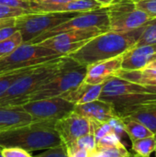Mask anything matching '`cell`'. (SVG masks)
Returning a JSON list of instances; mask_svg holds the SVG:
<instances>
[{
  "label": "cell",
  "instance_id": "83f0119b",
  "mask_svg": "<svg viewBox=\"0 0 156 157\" xmlns=\"http://www.w3.org/2000/svg\"><path fill=\"white\" fill-rule=\"evenodd\" d=\"M76 146L80 147V148H84L86 150H87L89 153H93L96 151L97 148V143L95 140V136L93 134V132H91L90 133L84 135L82 137H80L74 144Z\"/></svg>",
  "mask_w": 156,
  "mask_h": 157
},
{
  "label": "cell",
  "instance_id": "52a82bcc",
  "mask_svg": "<svg viewBox=\"0 0 156 157\" xmlns=\"http://www.w3.org/2000/svg\"><path fill=\"white\" fill-rule=\"evenodd\" d=\"M83 29H97L103 32L109 31V19L108 7H101L97 10L78 13L71 19L54 27L53 29L42 33L29 43L38 44L40 41L52 37L56 34L70 31V30H83Z\"/></svg>",
  "mask_w": 156,
  "mask_h": 157
},
{
  "label": "cell",
  "instance_id": "d590c367",
  "mask_svg": "<svg viewBox=\"0 0 156 157\" xmlns=\"http://www.w3.org/2000/svg\"><path fill=\"white\" fill-rule=\"evenodd\" d=\"M145 68H150V69H156V54L154 57L148 63Z\"/></svg>",
  "mask_w": 156,
  "mask_h": 157
},
{
  "label": "cell",
  "instance_id": "5bb4252c",
  "mask_svg": "<svg viewBox=\"0 0 156 157\" xmlns=\"http://www.w3.org/2000/svg\"><path fill=\"white\" fill-rule=\"evenodd\" d=\"M74 112L87 118L89 121L97 122H108V120L117 116L113 106L100 99L82 105H75Z\"/></svg>",
  "mask_w": 156,
  "mask_h": 157
},
{
  "label": "cell",
  "instance_id": "44dd1931",
  "mask_svg": "<svg viewBox=\"0 0 156 157\" xmlns=\"http://www.w3.org/2000/svg\"><path fill=\"white\" fill-rule=\"evenodd\" d=\"M31 68L32 67L21 69V70H17V71H14V72H10V73H7V74H4V75H0V98L6 93V91L9 88V86L17 78H19L21 75H23L25 73H27Z\"/></svg>",
  "mask_w": 156,
  "mask_h": 157
},
{
  "label": "cell",
  "instance_id": "5b68a950",
  "mask_svg": "<svg viewBox=\"0 0 156 157\" xmlns=\"http://www.w3.org/2000/svg\"><path fill=\"white\" fill-rule=\"evenodd\" d=\"M63 56L40 44L22 43L10 54L0 58V75L34 67Z\"/></svg>",
  "mask_w": 156,
  "mask_h": 157
},
{
  "label": "cell",
  "instance_id": "7c38bea8",
  "mask_svg": "<svg viewBox=\"0 0 156 157\" xmlns=\"http://www.w3.org/2000/svg\"><path fill=\"white\" fill-rule=\"evenodd\" d=\"M122 55L87 65L84 82L90 85L104 84L121 69Z\"/></svg>",
  "mask_w": 156,
  "mask_h": 157
},
{
  "label": "cell",
  "instance_id": "f1b7e54d",
  "mask_svg": "<svg viewBox=\"0 0 156 157\" xmlns=\"http://www.w3.org/2000/svg\"><path fill=\"white\" fill-rule=\"evenodd\" d=\"M136 6L145 12L151 18L156 17V0H137Z\"/></svg>",
  "mask_w": 156,
  "mask_h": 157
},
{
  "label": "cell",
  "instance_id": "484cf974",
  "mask_svg": "<svg viewBox=\"0 0 156 157\" xmlns=\"http://www.w3.org/2000/svg\"><path fill=\"white\" fill-rule=\"evenodd\" d=\"M14 22L15 18L0 20V41L10 38L17 31L14 25Z\"/></svg>",
  "mask_w": 156,
  "mask_h": 157
},
{
  "label": "cell",
  "instance_id": "d4e9b609",
  "mask_svg": "<svg viewBox=\"0 0 156 157\" xmlns=\"http://www.w3.org/2000/svg\"><path fill=\"white\" fill-rule=\"evenodd\" d=\"M30 13L27 10L17 8V7H11L5 5L0 4V20L9 19V18H16L19 16Z\"/></svg>",
  "mask_w": 156,
  "mask_h": 157
},
{
  "label": "cell",
  "instance_id": "2e32d148",
  "mask_svg": "<svg viewBox=\"0 0 156 157\" xmlns=\"http://www.w3.org/2000/svg\"><path fill=\"white\" fill-rule=\"evenodd\" d=\"M103 84L90 85L82 82L75 88L63 94L61 98L72 102L74 105H82L97 100L101 95Z\"/></svg>",
  "mask_w": 156,
  "mask_h": 157
},
{
  "label": "cell",
  "instance_id": "4316f807",
  "mask_svg": "<svg viewBox=\"0 0 156 157\" xmlns=\"http://www.w3.org/2000/svg\"><path fill=\"white\" fill-rule=\"evenodd\" d=\"M122 145V143L120 141V138L114 132H110L107 135H105L103 138H101L97 143V148H105V147H114V146H120Z\"/></svg>",
  "mask_w": 156,
  "mask_h": 157
},
{
  "label": "cell",
  "instance_id": "60d3db41",
  "mask_svg": "<svg viewBox=\"0 0 156 157\" xmlns=\"http://www.w3.org/2000/svg\"><path fill=\"white\" fill-rule=\"evenodd\" d=\"M154 153H155V157H156V146H155V150H154Z\"/></svg>",
  "mask_w": 156,
  "mask_h": 157
},
{
  "label": "cell",
  "instance_id": "7bdbcfd3",
  "mask_svg": "<svg viewBox=\"0 0 156 157\" xmlns=\"http://www.w3.org/2000/svg\"><path fill=\"white\" fill-rule=\"evenodd\" d=\"M128 157H129V156H128Z\"/></svg>",
  "mask_w": 156,
  "mask_h": 157
},
{
  "label": "cell",
  "instance_id": "7402d4cb",
  "mask_svg": "<svg viewBox=\"0 0 156 157\" xmlns=\"http://www.w3.org/2000/svg\"><path fill=\"white\" fill-rule=\"evenodd\" d=\"M156 42V17L151 18L145 24L143 32L138 40L136 46Z\"/></svg>",
  "mask_w": 156,
  "mask_h": 157
},
{
  "label": "cell",
  "instance_id": "277c9868",
  "mask_svg": "<svg viewBox=\"0 0 156 157\" xmlns=\"http://www.w3.org/2000/svg\"><path fill=\"white\" fill-rule=\"evenodd\" d=\"M86 65L78 63L69 56H63L58 70L52 78L37 90L29 101L60 97L75 88L84 82L86 74Z\"/></svg>",
  "mask_w": 156,
  "mask_h": 157
},
{
  "label": "cell",
  "instance_id": "1f68e13d",
  "mask_svg": "<svg viewBox=\"0 0 156 157\" xmlns=\"http://www.w3.org/2000/svg\"><path fill=\"white\" fill-rule=\"evenodd\" d=\"M1 153L3 157H32L28 151L16 147L2 148Z\"/></svg>",
  "mask_w": 156,
  "mask_h": 157
},
{
  "label": "cell",
  "instance_id": "4dcf8cb0",
  "mask_svg": "<svg viewBox=\"0 0 156 157\" xmlns=\"http://www.w3.org/2000/svg\"><path fill=\"white\" fill-rule=\"evenodd\" d=\"M1 5L11 7H17L32 13L30 9V0H0Z\"/></svg>",
  "mask_w": 156,
  "mask_h": 157
},
{
  "label": "cell",
  "instance_id": "8fae6325",
  "mask_svg": "<svg viewBox=\"0 0 156 157\" xmlns=\"http://www.w3.org/2000/svg\"><path fill=\"white\" fill-rule=\"evenodd\" d=\"M56 131L62 144L66 147H70L82 136L92 132L91 121L81 115L72 112L65 118L54 123Z\"/></svg>",
  "mask_w": 156,
  "mask_h": 157
},
{
  "label": "cell",
  "instance_id": "f35d334b",
  "mask_svg": "<svg viewBox=\"0 0 156 157\" xmlns=\"http://www.w3.org/2000/svg\"><path fill=\"white\" fill-rule=\"evenodd\" d=\"M129 157H143V156H141V155H136V154H134V155H131V154H130Z\"/></svg>",
  "mask_w": 156,
  "mask_h": 157
},
{
  "label": "cell",
  "instance_id": "d6a6232c",
  "mask_svg": "<svg viewBox=\"0 0 156 157\" xmlns=\"http://www.w3.org/2000/svg\"><path fill=\"white\" fill-rule=\"evenodd\" d=\"M67 150V155L68 157H89L90 156V153L84 149V148H80L78 146H76L75 144H73L72 146L66 148Z\"/></svg>",
  "mask_w": 156,
  "mask_h": 157
},
{
  "label": "cell",
  "instance_id": "3957f363",
  "mask_svg": "<svg viewBox=\"0 0 156 157\" xmlns=\"http://www.w3.org/2000/svg\"><path fill=\"white\" fill-rule=\"evenodd\" d=\"M62 57L32 67L17 78L0 98V107H20L56 74Z\"/></svg>",
  "mask_w": 156,
  "mask_h": 157
},
{
  "label": "cell",
  "instance_id": "9c48e42d",
  "mask_svg": "<svg viewBox=\"0 0 156 157\" xmlns=\"http://www.w3.org/2000/svg\"><path fill=\"white\" fill-rule=\"evenodd\" d=\"M74 104L61 97L29 101L21 106L32 118L33 122H48L53 124L74 112Z\"/></svg>",
  "mask_w": 156,
  "mask_h": 157
},
{
  "label": "cell",
  "instance_id": "ffe728a7",
  "mask_svg": "<svg viewBox=\"0 0 156 157\" xmlns=\"http://www.w3.org/2000/svg\"><path fill=\"white\" fill-rule=\"evenodd\" d=\"M22 43V37L18 30L10 38L0 41V58L10 54L16 48H17Z\"/></svg>",
  "mask_w": 156,
  "mask_h": 157
},
{
  "label": "cell",
  "instance_id": "7a4b0ae2",
  "mask_svg": "<svg viewBox=\"0 0 156 157\" xmlns=\"http://www.w3.org/2000/svg\"><path fill=\"white\" fill-rule=\"evenodd\" d=\"M63 144L53 123L32 122L0 131L1 148H20L29 151L47 150Z\"/></svg>",
  "mask_w": 156,
  "mask_h": 157
},
{
  "label": "cell",
  "instance_id": "e0dca14e",
  "mask_svg": "<svg viewBox=\"0 0 156 157\" xmlns=\"http://www.w3.org/2000/svg\"><path fill=\"white\" fill-rule=\"evenodd\" d=\"M32 118L20 107H0V131L32 123Z\"/></svg>",
  "mask_w": 156,
  "mask_h": 157
},
{
  "label": "cell",
  "instance_id": "ac0fdd59",
  "mask_svg": "<svg viewBox=\"0 0 156 157\" xmlns=\"http://www.w3.org/2000/svg\"><path fill=\"white\" fill-rule=\"evenodd\" d=\"M120 119L122 121L125 132L131 139V143L136 140H140V139H143V138L154 135L144 124H143L142 122L134 119H131L129 117L120 118Z\"/></svg>",
  "mask_w": 156,
  "mask_h": 157
},
{
  "label": "cell",
  "instance_id": "b9f144b4",
  "mask_svg": "<svg viewBox=\"0 0 156 157\" xmlns=\"http://www.w3.org/2000/svg\"><path fill=\"white\" fill-rule=\"evenodd\" d=\"M133 1H137V0H133Z\"/></svg>",
  "mask_w": 156,
  "mask_h": 157
},
{
  "label": "cell",
  "instance_id": "74e56055",
  "mask_svg": "<svg viewBox=\"0 0 156 157\" xmlns=\"http://www.w3.org/2000/svg\"><path fill=\"white\" fill-rule=\"evenodd\" d=\"M89 157H103V155H100L98 152L95 151V152H93V153H90V156Z\"/></svg>",
  "mask_w": 156,
  "mask_h": 157
},
{
  "label": "cell",
  "instance_id": "d6986e66",
  "mask_svg": "<svg viewBox=\"0 0 156 157\" xmlns=\"http://www.w3.org/2000/svg\"><path fill=\"white\" fill-rule=\"evenodd\" d=\"M131 144L132 150L136 155L143 157H150L155 150L156 134L143 139L136 140Z\"/></svg>",
  "mask_w": 156,
  "mask_h": 157
},
{
  "label": "cell",
  "instance_id": "8992f818",
  "mask_svg": "<svg viewBox=\"0 0 156 157\" xmlns=\"http://www.w3.org/2000/svg\"><path fill=\"white\" fill-rule=\"evenodd\" d=\"M77 12L28 13L15 18L14 25L23 43H29L42 33L75 17Z\"/></svg>",
  "mask_w": 156,
  "mask_h": 157
},
{
  "label": "cell",
  "instance_id": "cb8c5ba5",
  "mask_svg": "<svg viewBox=\"0 0 156 157\" xmlns=\"http://www.w3.org/2000/svg\"><path fill=\"white\" fill-rule=\"evenodd\" d=\"M91 121L92 132L95 136L96 143H97L105 135L113 132L112 128L108 122H97V121Z\"/></svg>",
  "mask_w": 156,
  "mask_h": 157
},
{
  "label": "cell",
  "instance_id": "ba28073f",
  "mask_svg": "<svg viewBox=\"0 0 156 157\" xmlns=\"http://www.w3.org/2000/svg\"><path fill=\"white\" fill-rule=\"evenodd\" d=\"M109 29L127 32L143 27L151 17L136 6L133 0H115L108 6Z\"/></svg>",
  "mask_w": 156,
  "mask_h": 157
},
{
  "label": "cell",
  "instance_id": "30bf717a",
  "mask_svg": "<svg viewBox=\"0 0 156 157\" xmlns=\"http://www.w3.org/2000/svg\"><path fill=\"white\" fill-rule=\"evenodd\" d=\"M104 33L97 29L70 30L45 39L38 44L53 50L59 54L68 56L84 46L91 39Z\"/></svg>",
  "mask_w": 156,
  "mask_h": 157
},
{
  "label": "cell",
  "instance_id": "8d00e7d4",
  "mask_svg": "<svg viewBox=\"0 0 156 157\" xmlns=\"http://www.w3.org/2000/svg\"><path fill=\"white\" fill-rule=\"evenodd\" d=\"M148 93L156 94V86H144Z\"/></svg>",
  "mask_w": 156,
  "mask_h": 157
},
{
  "label": "cell",
  "instance_id": "f546056e",
  "mask_svg": "<svg viewBox=\"0 0 156 157\" xmlns=\"http://www.w3.org/2000/svg\"><path fill=\"white\" fill-rule=\"evenodd\" d=\"M35 157H68V155L66 147L63 144H61L59 146L47 149V151Z\"/></svg>",
  "mask_w": 156,
  "mask_h": 157
},
{
  "label": "cell",
  "instance_id": "4fadbf2b",
  "mask_svg": "<svg viewBox=\"0 0 156 157\" xmlns=\"http://www.w3.org/2000/svg\"><path fill=\"white\" fill-rule=\"evenodd\" d=\"M156 54V42L133 46L122 54L121 69L133 71L146 67Z\"/></svg>",
  "mask_w": 156,
  "mask_h": 157
},
{
  "label": "cell",
  "instance_id": "836d02e7",
  "mask_svg": "<svg viewBox=\"0 0 156 157\" xmlns=\"http://www.w3.org/2000/svg\"><path fill=\"white\" fill-rule=\"evenodd\" d=\"M73 0H30V3L32 4H63L67 3Z\"/></svg>",
  "mask_w": 156,
  "mask_h": 157
},
{
  "label": "cell",
  "instance_id": "e575fe53",
  "mask_svg": "<svg viewBox=\"0 0 156 157\" xmlns=\"http://www.w3.org/2000/svg\"><path fill=\"white\" fill-rule=\"evenodd\" d=\"M95 1H97V2H98L99 4H101L102 5V6H104V7H108V6H110L115 0H95Z\"/></svg>",
  "mask_w": 156,
  "mask_h": 157
},
{
  "label": "cell",
  "instance_id": "ab89813d",
  "mask_svg": "<svg viewBox=\"0 0 156 157\" xmlns=\"http://www.w3.org/2000/svg\"><path fill=\"white\" fill-rule=\"evenodd\" d=\"M1 149H2V148L0 147V157H3V155H2V153H1Z\"/></svg>",
  "mask_w": 156,
  "mask_h": 157
},
{
  "label": "cell",
  "instance_id": "6da1fadb",
  "mask_svg": "<svg viewBox=\"0 0 156 157\" xmlns=\"http://www.w3.org/2000/svg\"><path fill=\"white\" fill-rule=\"evenodd\" d=\"M145 24L139 29L127 32H115L111 30L104 32L91 39L79 50L68 56L86 66L120 56L135 46L144 30Z\"/></svg>",
  "mask_w": 156,
  "mask_h": 157
},
{
  "label": "cell",
  "instance_id": "603a6c76",
  "mask_svg": "<svg viewBox=\"0 0 156 157\" xmlns=\"http://www.w3.org/2000/svg\"><path fill=\"white\" fill-rule=\"evenodd\" d=\"M96 151L102 155L103 157H128L130 155V153L123 144L120 146L98 148L96 149Z\"/></svg>",
  "mask_w": 156,
  "mask_h": 157
},
{
  "label": "cell",
  "instance_id": "9a60e30c",
  "mask_svg": "<svg viewBox=\"0 0 156 157\" xmlns=\"http://www.w3.org/2000/svg\"><path fill=\"white\" fill-rule=\"evenodd\" d=\"M126 117L142 122L154 134H156V98L131 107L119 116V118Z\"/></svg>",
  "mask_w": 156,
  "mask_h": 157
}]
</instances>
